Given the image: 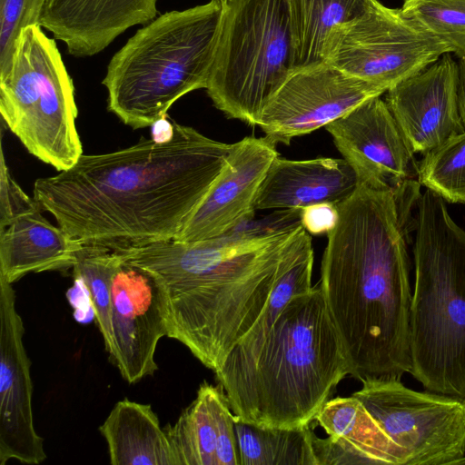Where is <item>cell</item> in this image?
<instances>
[{"mask_svg":"<svg viewBox=\"0 0 465 465\" xmlns=\"http://www.w3.org/2000/svg\"><path fill=\"white\" fill-rule=\"evenodd\" d=\"M168 316L163 282L122 260L112 280L109 355L127 382L135 383L157 371L155 350L160 339L168 335Z\"/></svg>","mask_w":465,"mask_h":465,"instance_id":"cell-12","label":"cell"},{"mask_svg":"<svg viewBox=\"0 0 465 465\" xmlns=\"http://www.w3.org/2000/svg\"><path fill=\"white\" fill-rule=\"evenodd\" d=\"M450 53L401 8L378 0L363 15L336 29L326 63L386 91Z\"/></svg>","mask_w":465,"mask_h":465,"instance_id":"cell-10","label":"cell"},{"mask_svg":"<svg viewBox=\"0 0 465 465\" xmlns=\"http://www.w3.org/2000/svg\"><path fill=\"white\" fill-rule=\"evenodd\" d=\"M122 262L120 254L98 245H83L73 266L74 279L87 291L95 321L108 353L113 348L111 287L113 276Z\"/></svg>","mask_w":465,"mask_h":465,"instance_id":"cell-26","label":"cell"},{"mask_svg":"<svg viewBox=\"0 0 465 465\" xmlns=\"http://www.w3.org/2000/svg\"><path fill=\"white\" fill-rule=\"evenodd\" d=\"M409 373L465 401V231L427 189L417 203Z\"/></svg>","mask_w":465,"mask_h":465,"instance_id":"cell-5","label":"cell"},{"mask_svg":"<svg viewBox=\"0 0 465 465\" xmlns=\"http://www.w3.org/2000/svg\"><path fill=\"white\" fill-rule=\"evenodd\" d=\"M45 0H0V75L9 68L20 32L39 25Z\"/></svg>","mask_w":465,"mask_h":465,"instance_id":"cell-29","label":"cell"},{"mask_svg":"<svg viewBox=\"0 0 465 465\" xmlns=\"http://www.w3.org/2000/svg\"><path fill=\"white\" fill-rule=\"evenodd\" d=\"M357 398L397 446L399 465H457L465 456V401L365 377Z\"/></svg>","mask_w":465,"mask_h":465,"instance_id":"cell-9","label":"cell"},{"mask_svg":"<svg viewBox=\"0 0 465 465\" xmlns=\"http://www.w3.org/2000/svg\"><path fill=\"white\" fill-rule=\"evenodd\" d=\"M377 0H286L294 71L326 63L332 33L366 13Z\"/></svg>","mask_w":465,"mask_h":465,"instance_id":"cell-23","label":"cell"},{"mask_svg":"<svg viewBox=\"0 0 465 465\" xmlns=\"http://www.w3.org/2000/svg\"><path fill=\"white\" fill-rule=\"evenodd\" d=\"M12 284L0 277V465L10 460L39 464L46 459L34 425L30 360Z\"/></svg>","mask_w":465,"mask_h":465,"instance_id":"cell-15","label":"cell"},{"mask_svg":"<svg viewBox=\"0 0 465 465\" xmlns=\"http://www.w3.org/2000/svg\"><path fill=\"white\" fill-rule=\"evenodd\" d=\"M385 92L323 63L294 71L266 104L258 126L274 143L289 144Z\"/></svg>","mask_w":465,"mask_h":465,"instance_id":"cell-11","label":"cell"},{"mask_svg":"<svg viewBox=\"0 0 465 465\" xmlns=\"http://www.w3.org/2000/svg\"><path fill=\"white\" fill-rule=\"evenodd\" d=\"M457 465H465V456L457 463Z\"/></svg>","mask_w":465,"mask_h":465,"instance_id":"cell-33","label":"cell"},{"mask_svg":"<svg viewBox=\"0 0 465 465\" xmlns=\"http://www.w3.org/2000/svg\"><path fill=\"white\" fill-rule=\"evenodd\" d=\"M223 6H227L233 3L235 0H220Z\"/></svg>","mask_w":465,"mask_h":465,"instance_id":"cell-32","label":"cell"},{"mask_svg":"<svg viewBox=\"0 0 465 465\" xmlns=\"http://www.w3.org/2000/svg\"><path fill=\"white\" fill-rule=\"evenodd\" d=\"M0 160V277L14 283L31 272L73 268L83 244L45 219L41 205Z\"/></svg>","mask_w":465,"mask_h":465,"instance_id":"cell-13","label":"cell"},{"mask_svg":"<svg viewBox=\"0 0 465 465\" xmlns=\"http://www.w3.org/2000/svg\"><path fill=\"white\" fill-rule=\"evenodd\" d=\"M231 149L173 121L167 138L82 154L69 169L37 179L33 196L83 245L116 251L174 240Z\"/></svg>","mask_w":465,"mask_h":465,"instance_id":"cell-1","label":"cell"},{"mask_svg":"<svg viewBox=\"0 0 465 465\" xmlns=\"http://www.w3.org/2000/svg\"><path fill=\"white\" fill-rule=\"evenodd\" d=\"M293 72L286 0H235L223 6L206 87L217 109L258 125L266 104Z\"/></svg>","mask_w":465,"mask_h":465,"instance_id":"cell-7","label":"cell"},{"mask_svg":"<svg viewBox=\"0 0 465 465\" xmlns=\"http://www.w3.org/2000/svg\"><path fill=\"white\" fill-rule=\"evenodd\" d=\"M319 286L352 377L410 372L408 233L412 204L394 190L358 183L337 204Z\"/></svg>","mask_w":465,"mask_h":465,"instance_id":"cell-2","label":"cell"},{"mask_svg":"<svg viewBox=\"0 0 465 465\" xmlns=\"http://www.w3.org/2000/svg\"><path fill=\"white\" fill-rule=\"evenodd\" d=\"M277 156L276 143L266 136L232 143L223 170L174 241L219 237L251 219L259 188Z\"/></svg>","mask_w":465,"mask_h":465,"instance_id":"cell-17","label":"cell"},{"mask_svg":"<svg viewBox=\"0 0 465 465\" xmlns=\"http://www.w3.org/2000/svg\"><path fill=\"white\" fill-rule=\"evenodd\" d=\"M350 374L319 284L289 302L252 354L215 371L239 420L278 429L314 421Z\"/></svg>","mask_w":465,"mask_h":465,"instance_id":"cell-4","label":"cell"},{"mask_svg":"<svg viewBox=\"0 0 465 465\" xmlns=\"http://www.w3.org/2000/svg\"><path fill=\"white\" fill-rule=\"evenodd\" d=\"M326 130L359 183L396 190L418 175V163L381 95L366 99Z\"/></svg>","mask_w":465,"mask_h":465,"instance_id":"cell-14","label":"cell"},{"mask_svg":"<svg viewBox=\"0 0 465 465\" xmlns=\"http://www.w3.org/2000/svg\"><path fill=\"white\" fill-rule=\"evenodd\" d=\"M236 420L222 386L203 381L194 401L164 430L180 465H240Z\"/></svg>","mask_w":465,"mask_h":465,"instance_id":"cell-19","label":"cell"},{"mask_svg":"<svg viewBox=\"0 0 465 465\" xmlns=\"http://www.w3.org/2000/svg\"><path fill=\"white\" fill-rule=\"evenodd\" d=\"M402 14L465 60V0H403Z\"/></svg>","mask_w":465,"mask_h":465,"instance_id":"cell-28","label":"cell"},{"mask_svg":"<svg viewBox=\"0 0 465 465\" xmlns=\"http://www.w3.org/2000/svg\"><path fill=\"white\" fill-rule=\"evenodd\" d=\"M417 178L445 202L465 204V131L423 155Z\"/></svg>","mask_w":465,"mask_h":465,"instance_id":"cell-27","label":"cell"},{"mask_svg":"<svg viewBox=\"0 0 465 465\" xmlns=\"http://www.w3.org/2000/svg\"><path fill=\"white\" fill-rule=\"evenodd\" d=\"M352 167L342 158L288 160L277 156L259 188L255 210H301L320 203L338 204L358 186Z\"/></svg>","mask_w":465,"mask_h":465,"instance_id":"cell-21","label":"cell"},{"mask_svg":"<svg viewBox=\"0 0 465 465\" xmlns=\"http://www.w3.org/2000/svg\"><path fill=\"white\" fill-rule=\"evenodd\" d=\"M313 262L312 237L308 234L294 262L274 286L262 315L232 349L224 362H235L252 354L289 302L295 296L312 290Z\"/></svg>","mask_w":465,"mask_h":465,"instance_id":"cell-25","label":"cell"},{"mask_svg":"<svg viewBox=\"0 0 465 465\" xmlns=\"http://www.w3.org/2000/svg\"><path fill=\"white\" fill-rule=\"evenodd\" d=\"M314 420L329 435H314L317 465H399L397 446L354 396L330 399Z\"/></svg>","mask_w":465,"mask_h":465,"instance_id":"cell-20","label":"cell"},{"mask_svg":"<svg viewBox=\"0 0 465 465\" xmlns=\"http://www.w3.org/2000/svg\"><path fill=\"white\" fill-rule=\"evenodd\" d=\"M314 422L278 429L257 427L237 419L240 465H317Z\"/></svg>","mask_w":465,"mask_h":465,"instance_id":"cell-24","label":"cell"},{"mask_svg":"<svg viewBox=\"0 0 465 465\" xmlns=\"http://www.w3.org/2000/svg\"><path fill=\"white\" fill-rule=\"evenodd\" d=\"M99 430L107 442L112 465H180L149 404L118 401Z\"/></svg>","mask_w":465,"mask_h":465,"instance_id":"cell-22","label":"cell"},{"mask_svg":"<svg viewBox=\"0 0 465 465\" xmlns=\"http://www.w3.org/2000/svg\"><path fill=\"white\" fill-rule=\"evenodd\" d=\"M308 233L299 221L264 232L169 240L116 252L163 282L167 337L215 372L258 321Z\"/></svg>","mask_w":465,"mask_h":465,"instance_id":"cell-3","label":"cell"},{"mask_svg":"<svg viewBox=\"0 0 465 465\" xmlns=\"http://www.w3.org/2000/svg\"><path fill=\"white\" fill-rule=\"evenodd\" d=\"M458 101L460 114L465 126V60L459 62Z\"/></svg>","mask_w":465,"mask_h":465,"instance_id":"cell-31","label":"cell"},{"mask_svg":"<svg viewBox=\"0 0 465 465\" xmlns=\"http://www.w3.org/2000/svg\"><path fill=\"white\" fill-rule=\"evenodd\" d=\"M157 0H45L39 25L74 57L104 51L128 28L156 18Z\"/></svg>","mask_w":465,"mask_h":465,"instance_id":"cell-18","label":"cell"},{"mask_svg":"<svg viewBox=\"0 0 465 465\" xmlns=\"http://www.w3.org/2000/svg\"><path fill=\"white\" fill-rule=\"evenodd\" d=\"M0 114L32 155L59 172L83 154L73 80L54 39L39 25L20 32L10 66L0 75Z\"/></svg>","mask_w":465,"mask_h":465,"instance_id":"cell-8","label":"cell"},{"mask_svg":"<svg viewBox=\"0 0 465 465\" xmlns=\"http://www.w3.org/2000/svg\"><path fill=\"white\" fill-rule=\"evenodd\" d=\"M458 83L459 64L446 53L386 91L385 102L414 153L425 155L465 131Z\"/></svg>","mask_w":465,"mask_h":465,"instance_id":"cell-16","label":"cell"},{"mask_svg":"<svg viewBox=\"0 0 465 465\" xmlns=\"http://www.w3.org/2000/svg\"><path fill=\"white\" fill-rule=\"evenodd\" d=\"M300 222L311 234L329 233L336 226L339 210L336 203H320L300 210Z\"/></svg>","mask_w":465,"mask_h":465,"instance_id":"cell-30","label":"cell"},{"mask_svg":"<svg viewBox=\"0 0 465 465\" xmlns=\"http://www.w3.org/2000/svg\"><path fill=\"white\" fill-rule=\"evenodd\" d=\"M223 15L221 1L211 0L144 25L107 65L108 111L134 129L149 127L178 99L206 89Z\"/></svg>","mask_w":465,"mask_h":465,"instance_id":"cell-6","label":"cell"}]
</instances>
